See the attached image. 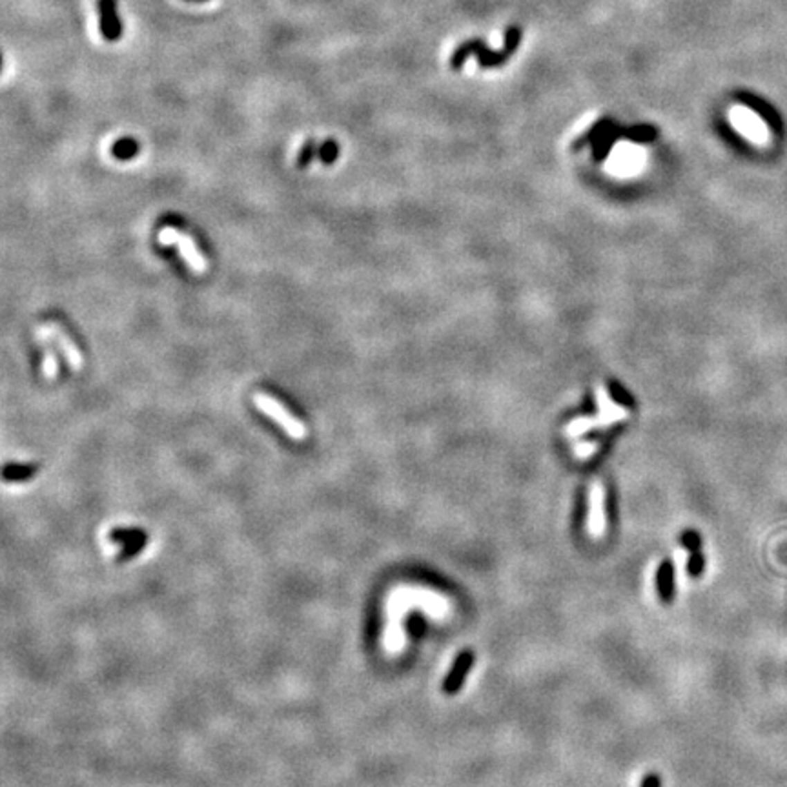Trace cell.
I'll use <instances>...</instances> for the list:
<instances>
[{
	"label": "cell",
	"instance_id": "obj_1",
	"mask_svg": "<svg viewBox=\"0 0 787 787\" xmlns=\"http://www.w3.org/2000/svg\"><path fill=\"white\" fill-rule=\"evenodd\" d=\"M157 239H159L160 244H165V246H177L180 257L185 259L186 266H188L194 274L201 275L208 272V259H206L205 254L199 250V246H197V243L194 241V237H189L188 234L180 232V230H177L175 226H165V228H160Z\"/></svg>",
	"mask_w": 787,
	"mask_h": 787
},
{
	"label": "cell",
	"instance_id": "obj_2",
	"mask_svg": "<svg viewBox=\"0 0 787 787\" xmlns=\"http://www.w3.org/2000/svg\"><path fill=\"white\" fill-rule=\"evenodd\" d=\"M254 403L261 412L266 414L270 419H274L275 423L279 425L281 429L288 434L290 438L295 439V441H303L308 436V429L304 427L303 421L299 418H295L294 414L290 412L281 401H277V399L268 396V393L255 392Z\"/></svg>",
	"mask_w": 787,
	"mask_h": 787
},
{
	"label": "cell",
	"instance_id": "obj_3",
	"mask_svg": "<svg viewBox=\"0 0 787 787\" xmlns=\"http://www.w3.org/2000/svg\"><path fill=\"white\" fill-rule=\"evenodd\" d=\"M37 337H44L48 339L50 343H55L59 352L64 355V359L68 361V364H70V369L73 370V372H80V370H82V367H84V358L80 354L79 346L73 343V339L66 334L64 328H62L60 324L48 323L44 324V326H39V328H37Z\"/></svg>",
	"mask_w": 787,
	"mask_h": 787
},
{
	"label": "cell",
	"instance_id": "obj_4",
	"mask_svg": "<svg viewBox=\"0 0 787 787\" xmlns=\"http://www.w3.org/2000/svg\"><path fill=\"white\" fill-rule=\"evenodd\" d=\"M97 13H99L100 35L104 37V40H108V42L120 40L122 33H124V28H122V20L119 17L117 0H97Z\"/></svg>",
	"mask_w": 787,
	"mask_h": 787
},
{
	"label": "cell",
	"instance_id": "obj_5",
	"mask_svg": "<svg viewBox=\"0 0 787 787\" xmlns=\"http://www.w3.org/2000/svg\"><path fill=\"white\" fill-rule=\"evenodd\" d=\"M110 538L113 544L119 541V544L124 545L122 553L117 558L119 562H126V559L137 556L140 548L148 544V536L142 530H139V528H115V530H111Z\"/></svg>",
	"mask_w": 787,
	"mask_h": 787
},
{
	"label": "cell",
	"instance_id": "obj_6",
	"mask_svg": "<svg viewBox=\"0 0 787 787\" xmlns=\"http://www.w3.org/2000/svg\"><path fill=\"white\" fill-rule=\"evenodd\" d=\"M472 665H474V651L467 649L463 653H459V656L456 658V662H454L452 669H450L449 676L445 678L443 682L445 693L447 694L458 693L459 689H461V685H463L467 674L470 673Z\"/></svg>",
	"mask_w": 787,
	"mask_h": 787
},
{
	"label": "cell",
	"instance_id": "obj_7",
	"mask_svg": "<svg viewBox=\"0 0 787 787\" xmlns=\"http://www.w3.org/2000/svg\"><path fill=\"white\" fill-rule=\"evenodd\" d=\"M643 163V154L640 148L633 145H623L616 150V155L613 159V169L618 174H634L638 169L642 168Z\"/></svg>",
	"mask_w": 787,
	"mask_h": 787
},
{
	"label": "cell",
	"instance_id": "obj_8",
	"mask_svg": "<svg viewBox=\"0 0 787 787\" xmlns=\"http://www.w3.org/2000/svg\"><path fill=\"white\" fill-rule=\"evenodd\" d=\"M656 587H658V594H660V598H662L663 603L673 602V596H674V567H673V562L665 559V562H662V565L658 567Z\"/></svg>",
	"mask_w": 787,
	"mask_h": 787
},
{
	"label": "cell",
	"instance_id": "obj_9",
	"mask_svg": "<svg viewBox=\"0 0 787 787\" xmlns=\"http://www.w3.org/2000/svg\"><path fill=\"white\" fill-rule=\"evenodd\" d=\"M37 341H39V343L42 344V349H44L40 372H42V376H44L46 379H50L51 381V379H55L57 376H59V358H57L55 350L50 346V341H48V339L37 337Z\"/></svg>",
	"mask_w": 787,
	"mask_h": 787
},
{
	"label": "cell",
	"instance_id": "obj_10",
	"mask_svg": "<svg viewBox=\"0 0 787 787\" xmlns=\"http://www.w3.org/2000/svg\"><path fill=\"white\" fill-rule=\"evenodd\" d=\"M602 503H603V494L600 485H594L593 488V518H591V527L594 533H602Z\"/></svg>",
	"mask_w": 787,
	"mask_h": 787
},
{
	"label": "cell",
	"instance_id": "obj_11",
	"mask_svg": "<svg viewBox=\"0 0 787 787\" xmlns=\"http://www.w3.org/2000/svg\"><path fill=\"white\" fill-rule=\"evenodd\" d=\"M137 151H139V145H137V140L133 139L117 140L113 145V148H111V154H113L115 157H119V159H130V157H133Z\"/></svg>",
	"mask_w": 787,
	"mask_h": 787
},
{
	"label": "cell",
	"instance_id": "obj_12",
	"mask_svg": "<svg viewBox=\"0 0 787 787\" xmlns=\"http://www.w3.org/2000/svg\"><path fill=\"white\" fill-rule=\"evenodd\" d=\"M37 472V467L35 465H8L4 470V479H8V481H11V479H15V481H20V479L24 478H31L33 474Z\"/></svg>",
	"mask_w": 787,
	"mask_h": 787
},
{
	"label": "cell",
	"instance_id": "obj_13",
	"mask_svg": "<svg viewBox=\"0 0 787 787\" xmlns=\"http://www.w3.org/2000/svg\"><path fill=\"white\" fill-rule=\"evenodd\" d=\"M703 568H705V558H703L702 548H700V550H694V553H691V556H689L687 571L693 578H696V576H702Z\"/></svg>",
	"mask_w": 787,
	"mask_h": 787
},
{
	"label": "cell",
	"instance_id": "obj_14",
	"mask_svg": "<svg viewBox=\"0 0 787 787\" xmlns=\"http://www.w3.org/2000/svg\"><path fill=\"white\" fill-rule=\"evenodd\" d=\"M682 545L687 548L689 553L700 550V548H702V536H700L696 530H685V533L682 534Z\"/></svg>",
	"mask_w": 787,
	"mask_h": 787
},
{
	"label": "cell",
	"instance_id": "obj_15",
	"mask_svg": "<svg viewBox=\"0 0 787 787\" xmlns=\"http://www.w3.org/2000/svg\"><path fill=\"white\" fill-rule=\"evenodd\" d=\"M335 155H337V142H334V140H326L319 148V157L324 163H332L335 159Z\"/></svg>",
	"mask_w": 787,
	"mask_h": 787
},
{
	"label": "cell",
	"instance_id": "obj_16",
	"mask_svg": "<svg viewBox=\"0 0 787 787\" xmlns=\"http://www.w3.org/2000/svg\"><path fill=\"white\" fill-rule=\"evenodd\" d=\"M642 787H662V780H660L658 775H647V777L643 778Z\"/></svg>",
	"mask_w": 787,
	"mask_h": 787
},
{
	"label": "cell",
	"instance_id": "obj_17",
	"mask_svg": "<svg viewBox=\"0 0 787 787\" xmlns=\"http://www.w3.org/2000/svg\"><path fill=\"white\" fill-rule=\"evenodd\" d=\"M188 2H208V0H188Z\"/></svg>",
	"mask_w": 787,
	"mask_h": 787
}]
</instances>
